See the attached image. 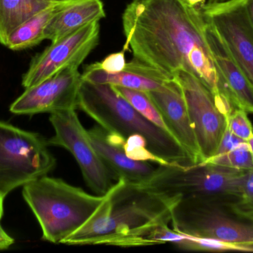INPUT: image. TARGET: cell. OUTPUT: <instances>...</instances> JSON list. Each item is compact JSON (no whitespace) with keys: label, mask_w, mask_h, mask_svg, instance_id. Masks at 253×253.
<instances>
[{"label":"cell","mask_w":253,"mask_h":253,"mask_svg":"<svg viewBox=\"0 0 253 253\" xmlns=\"http://www.w3.org/2000/svg\"><path fill=\"white\" fill-rule=\"evenodd\" d=\"M79 67L65 68L42 83L25 89L10 107L16 114L53 113L77 109L82 83Z\"/></svg>","instance_id":"cell-12"},{"label":"cell","mask_w":253,"mask_h":253,"mask_svg":"<svg viewBox=\"0 0 253 253\" xmlns=\"http://www.w3.org/2000/svg\"><path fill=\"white\" fill-rule=\"evenodd\" d=\"M242 142H245V141L235 136L233 134L230 132V131L228 129V127H227V130H226L225 133H224V136H223L221 144H220L219 147H218V151H217L215 155L230 151V150L236 148V147H238V146L242 144Z\"/></svg>","instance_id":"cell-26"},{"label":"cell","mask_w":253,"mask_h":253,"mask_svg":"<svg viewBox=\"0 0 253 253\" xmlns=\"http://www.w3.org/2000/svg\"><path fill=\"white\" fill-rule=\"evenodd\" d=\"M13 239L4 231L0 224V251L7 249L10 245H13Z\"/></svg>","instance_id":"cell-27"},{"label":"cell","mask_w":253,"mask_h":253,"mask_svg":"<svg viewBox=\"0 0 253 253\" xmlns=\"http://www.w3.org/2000/svg\"><path fill=\"white\" fill-rule=\"evenodd\" d=\"M125 50L172 76L184 70L199 78L215 99L228 102L205 35L199 6L187 0H133L123 14ZM231 104V102H230Z\"/></svg>","instance_id":"cell-1"},{"label":"cell","mask_w":253,"mask_h":253,"mask_svg":"<svg viewBox=\"0 0 253 253\" xmlns=\"http://www.w3.org/2000/svg\"><path fill=\"white\" fill-rule=\"evenodd\" d=\"M62 0H0V44L28 19Z\"/></svg>","instance_id":"cell-18"},{"label":"cell","mask_w":253,"mask_h":253,"mask_svg":"<svg viewBox=\"0 0 253 253\" xmlns=\"http://www.w3.org/2000/svg\"><path fill=\"white\" fill-rule=\"evenodd\" d=\"M22 196L39 221L42 239L63 244L96 216L110 191L104 196L89 194L63 180L44 175L24 185Z\"/></svg>","instance_id":"cell-4"},{"label":"cell","mask_w":253,"mask_h":253,"mask_svg":"<svg viewBox=\"0 0 253 253\" xmlns=\"http://www.w3.org/2000/svg\"><path fill=\"white\" fill-rule=\"evenodd\" d=\"M206 20V19H205ZM205 35L227 96L236 108L253 114V88L217 30L206 21Z\"/></svg>","instance_id":"cell-15"},{"label":"cell","mask_w":253,"mask_h":253,"mask_svg":"<svg viewBox=\"0 0 253 253\" xmlns=\"http://www.w3.org/2000/svg\"><path fill=\"white\" fill-rule=\"evenodd\" d=\"M3 202H4V199L0 196V220L3 215V212H4V208H3Z\"/></svg>","instance_id":"cell-30"},{"label":"cell","mask_w":253,"mask_h":253,"mask_svg":"<svg viewBox=\"0 0 253 253\" xmlns=\"http://www.w3.org/2000/svg\"><path fill=\"white\" fill-rule=\"evenodd\" d=\"M228 206L238 216L253 224V169L247 171L239 196Z\"/></svg>","instance_id":"cell-22"},{"label":"cell","mask_w":253,"mask_h":253,"mask_svg":"<svg viewBox=\"0 0 253 253\" xmlns=\"http://www.w3.org/2000/svg\"><path fill=\"white\" fill-rule=\"evenodd\" d=\"M114 87L141 115L170 134L159 108L152 101L147 92L119 87V86H114Z\"/></svg>","instance_id":"cell-20"},{"label":"cell","mask_w":253,"mask_h":253,"mask_svg":"<svg viewBox=\"0 0 253 253\" xmlns=\"http://www.w3.org/2000/svg\"><path fill=\"white\" fill-rule=\"evenodd\" d=\"M49 120L55 135L47 140L48 145L68 150L77 160L84 181L92 191L99 196L107 194L117 181L93 147L76 110L53 113Z\"/></svg>","instance_id":"cell-8"},{"label":"cell","mask_w":253,"mask_h":253,"mask_svg":"<svg viewBox=\"0 0 253 253\" xmlns=\"http://www.w3.org/2000/svg\"><path fill=\"white\" fill-rule=\"evenodd\" d=\"M217 30L253 88V30L244 0L210 1L199 5Z\"/></svg>","instance_id":"cell-11"},{"label":"cell","mask_w":253,"mask_h":253,"mask_svg":"<svg viewBox=\"0 0 253 253\" xmlns=\"http://www.w3.org/2000/svg\"><path fill=\"white\" fill-rule=\"evenodd\" d=\"M180 199L119 180L96 216L63 244L120 248L152 246L155 233L159 227L169 225L172 208Z\"/></svg>","instance_id":"cell-2"},{"label":"cell","mask_w":253,"mask_h":253,"mask_svg":"<svg viewBox=\"0 0 253 253\" xmlns=\"http://www.w3.org/2000/svg\"><path fill=\"white\" fill-rule=\"evenodd\" d=\"M47 140L34 132L0 121V196L47 175L56 160Z\"/></svg>","instance_id":"cell-7"},{"label":"cell","mask_w":253,"mask_h":253,"mask_svg":"<svg viewBox=\"0 0 253 253\" xmlns=\"http://www.w3.org/2000/svg\"><path fill=\"white\" fill-rule=\"evenodd\" d=\"M105 16L101 0H68L47 24L44 40L55 43Z\"/></svg>","instance_id":"cell-17"},{"label":"cell","mask_w":253,"mask_h":253,"mask_svg":"<svg viewBox=\"0 0 253 253\" xmlns=\"http://www.w3.org/2000/svg\"><path fill=\"white\" fill-rule=\"evenodd\" d=\"M190 4L195 6H199L204 4L206 0H187Z\"/></svg>","instance_id":"cell-29"},{"label":"cell","mask_w":253,"mask_h":253,"mask_svg":"<svg viewBox=\"0 0 253 253\" xmlns=\"http://www.w3.org/2000/svg\"><path fill=\"white\" fill-rule=\"evenodd\" d=\"M126 50L111 53L102 62H96L99 68L109 73H117L124 70L126 66Z\"/></svg>","instance_id":"cell-25"},{"label":"cell","mask_w":253,"mask_h":253,"mask_svg":"<svg viewBox=\"0 0 253 253\" xmlns=\"http://www.w3.org/2000/svg\"><path fill=\"white\" fill-rule=\"evenodd\" d=\"M82 78L93 83L110 84L111 86L149 92L162 87L173 77L139 59L126 62V68L117 73H109L91 64L84 69Z\"/></svg>","instance_id":"cell-16"},{"label":"cell","mask_w":253,"mask_h":253,"mask_svg":"<svg viewBox=\"0 0 253 253\" xmlns=\"http://www.w3.org/2000/svg\"><path fill=\"white\" fill-rule=\"evenodd\" d=\"M67 1L62 0L34 15L10 34L4 46L13 51H20L41 43L44 40V30L47 24Z\"/></svg>","instance_id":"cell-19"},{"label":"cell","mask_w":253,"mask_h":253,"mask_svg":"<svg viewBox=\"0 0 253 253\" xmlns=\"http://www.w3.org/2000/svg\"><path fill=\"white\" fill-rule=\"evenodd\" d=\"M247 14L253 30V0H244Z\"/></svg>","instance_id":"cell-28"},{"label":"cell","mask_w":253,"mask_h":253,"mask_svg":"<svg viewBox=\"0 0 253 253\" xmlns=\"http://www.w3.org/2000/svg\"><path fill=\"white\" fill-rule=\"evenodd\" d=\"M99 33V22H94L51 43L31 61L22 78V86L25 89L32 87L65 68L80 66L97 46Z\"/></svg>","instance_id":"cell-10"},{"label":"cell","mask_w":253,"mask_h":253,"mask_svg":"<svg viewBox=\"0 0 253 253\" xmlns=\"http://www.w3.org/2000/svg\"><path fill=\"white\" fill-rule=\"evenodd\" d=\"M170 223L175 231L204 238L205 251L253 252V224L238 216L221 201L180 199L172 208Z\"/></svg>","instance_id":"cell-5"},{"label":"cell","mask_w":253,"mask_h":253,"mask_svg":"<svg viewBox=\"0 0 253 253\" xmlns=\"http://www.w3.org/2000/svg\"><path fill=\"white\" fill-rule=\"evenodd\" d=\"M246 172L210 163L158 165L155 175L141 186L181 199L208 198L229 204L239 196Z\"/></svg>","instance_id":"cell-6"},{"label":"cell","mask_w":253,"mask_h":253,"mask_svg":"<svg viewBox=\"0 0 253 253\" xmlns=\"http://www.w3.org/2000/svg\"><path fill=\"white\" fill-rule=\"evenodd\" d=\"M201 163H210L238 170L249 171L253 169V156L248 142L245 141L233 150L217 154Z\"/></svg>","instance_id":"cell-21"},{"label":"cell","mask_w":253,"mask_h":253,"mask_svg":"<svg viewBox=\"0 0 253 253\" xmlns=\"http://www.w3.org/2000/svg\"><path fill=\"white\" fill-rule=\"evenodd\" d=\"M248 144V146H249L250 150H251V153H252L253 156V135L247 141Z\"/></svg>","instance_id":"cell-31"},{"label":"cell","mask_w":253,"mask_h":253,"mask_svg":"<svg viewBox=\"0 0 253 253\" xmlns=\"http://www.w3.org/2000/svg\"><path fill=\"white\" fill-rule=\"evenodd\" d=\"M77 109L85 113L105 130L126 139L132 135L144 137L149 150L167 165H193L175 138L141 115L114 86L83 79Z\"/></svg>","instance_id":"cell-3"},{"label":"cell","mask_w":253,"mask_h":253,"mask_svg":"<svg viewBox=\"0 0 253 253\" xmlns=\"http://www.w3.org/2000/svg\"><path fill=\"white\" fill-rule=\"evenodd\" d=\"M87 132L93 147L116 181L123 179L129 184L142 185L156 173L157 164L133 160L126 155V138L108 132L99 125Z\"/></svg>","instance_id":"cell-14"},{"label":"cell","mask_w":253,"mask_h":253,"mask_svg":"<svg viewBox=\"0 0 253 253\" xmlns=\"http://www.w3.org/2000/svg\"><path fill=\"white\" fill-rule=\"evenodd\" d=\"M147 94L159 108L171 135L185 150L193 165L202 163L196 134L178 83L172 78Z\"/></svg>","instance_id":"cell-13"},{"label":"cell","mask_w":253,"mask_h":253,"mask_svg":"<svg viewBox=\"0 0 253 253\" xmlns=\"http://www.w3.org/2000/svg\"><path fill=\"white\" fill-rule=\"evenodd\" d=\"M125 150L129 158L140 161H149L157 165H167L149 150L145 138L140 135L128 137L125 144Z\"/></svg>","instance_id":"cell-23"},{"label":"cell","mask_w":253,"mask_h":253,"mask_svg":"<svg viewBox=\"0 0 253 253\" xmlns=\"http://www.w3.org/2000/svg\"><path fill=\"white\" fill-rule=\"evenodd\" d=\"M181 88L203 161L216 154L228 126L223 111L209 89L191 73L178 70L172 74Z\"/></svg>","instance_id":"cell-9"},{"label":"cell","mask_w":253,"mask_h":253,"mask_svg":"<svg viewBox=\"0 0 253 253\" xmlns=\"http://www.w3.org/2000/svg\"><path fill=\"white\" fill-rule=\"evenodd\" d=\"M227 123L229 130L239 139L248 141L253 136V126L245 110L235 108L229 115Z\"/></svg>","instance_id":"cell-24"}]
</instances>
